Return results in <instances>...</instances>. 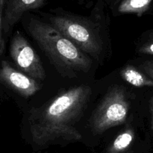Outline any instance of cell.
Wrapping results in <instances>:
<instances>
[{
	"instance_id": "52a82bcc",
	"label": "cell",
	"mask_w": 153,
	"mask_h": 153,
	"mask_svg": "<svg viewBox=\"0 0 153 153\" xmlns=\"http://www.w3.org/2000/svg\"><path fill=\"white\" fill-rule=\"evenodd\" d=\"M48 0H6L0 11V31L7 34L25 13L44 5Z\"/></svg>"
},
{
	"instance_id": "7a4b0ae2",
	"label": "cell",
	"mask_w": 153,
	"mask_h": 153,
	"mask_svg": "<svg viewBox=\"0 0 153 153\" xmlns=\"http://www.w3.org/2000/svg\"><path fill=\"white\" fill-rule=\"evenodd\" d=\"M26 28L61 75L74 77L89 71L92 65L89 57L50 23L29 16Z\"/></svg>"
},
{
	"instance_id": "3957f363",
	"label": "cell",
	"mask_w": 153,
	"mask_h": 153,
	"mask_svg": "<svg viewBox=\"0 0 153 153\" xmlns=\"http://www.w3.org/2000/svg\"><path fill=\"white\" fill-rule=\"evenodd\" d=\"M46 19L64 37L85 54L99 58L102 52V42L93 21L85 16L56 11L45 15Z\"/></svg>"
},
{
	"instance_id": "8fae6325",
	"label": "cell",
	"mask_w": 153,
	"mask_h": 153,
	"mask_svg": "<svg viewBox=\"0 0 153 153\" xmlns=\"http://www.w3.org/2000/svg\"><path fill=\"white\" fill-rule=\"evenodd\" d=\"M138 52L144 55H153V39L147 40L140 45L138 48Z\"/></svg>"
},
{
	"instance_id": "9a60e30c",
	"label": "cell",
	"mask_w": 153,
	"mask_h": 153,
	"mask_svg": "<svg viewBox=\"0 0 153 153\" xmlns=\"http://www.w3.org/2000/svg\"><path fill=\"white\" fill-rule=\"evenodd\" d=\"M4 41L3 37L1 35V40H0V53L1 55H2L3 52H4Z\"/></svg>"
},
{
	"instance_id": "4fadbf2b",
	"label": "cell",
	"mask_w": 153,
	"mask_h": 153,
	"mask_svg": "<svg viewBox=\"0 0 153 153\" xmlns=\"http://www.w3.org/2000/svg\"><path fill=\"white\" fill-rule=\"evenodd\" d=\"M149 112H150L151 115V122H152V127L153 130V96L149 100Z\"/></svg>"
},
{
	"instance_id": "5b68a950",
	"label": "cell",
	"mask_w": 153,
	"mask_h": 153,
	"mask_svg": "<svg viewBox=\"0 0 153 153\" xmlns=\"http://www.w3.org/2000/svg\"><path fill=\"white\" fill-rule=\"evenodd\" d=\"M10 55L21 72L35 80H44L46 72L43 63L20 31H16L12 37Z\"/></svg>"
},
{
	"instance_id": "8992f818",
	"label": "cell",
	"mask_w": 153,
	"mask_h": 153,
	"mask_svg": "<svg viewBox=\"0 0 153 153\" xmlns=\"http://www.w3.org/2000/svg\"><path fill=\"white\" fill-rule=\"evenodd\" d=\"M0 80L3 85L25 98L31 97L40 89V85L35 79L15 70L6 61H1Z\"/></svg>"
},
{
	"instance_id": "7c38bea8",
	"label": "cell",
	"mask_w": 153,
	"mask_h": 153,
	"mask_svg": "<svg viewBox=\"0 0 153 153\" xmlns=\"http://www.w3.org/2000/svg\"><path fill=\"white\" fill-rule=\"evenodd\" d=\"M140 68L145 74L153 80V61H146L140 65Z\"/></svg>"
},
{
	"instance_id": "6da1fadb",
	"label": "cell",
	"mask_w": 153,
	"mask_h": 153,
	"mask_svg": "<svg viewBox=\"0 0 153 153\" xmlns=\"http://www.w3.org/2000/svg\"><path fill=\"white\" fill-rule=\"evenodd\" d=\"M91 94L92 90L88 85L73 87L41 107L31 109L28 115V128L33 143L46 146L82 140V134L76 125Z\"/></svg>"
},
{
	"instance_id": "2e32d148",
	"label": "cell",
	"mask_w": 153,
	"mask_h": 153,
	"mask_svg": "<svg viewBox=\"0 0 153 153\" xmlns=\"http://www.w3.org/2000/svg\"><path fill=\"white\" fill-rule=\"evenodd\" d=\"M6 0H0V11L2 10L3 7H4V3H5Z\"/></svg>"
},
{
	"instance_id": "5bb4252c",
	"label": "cell",
	"mask_w": 153,
	"mask_h": 153,
	"mask_svg": "<svg viewBox=\"0 0 153 153\" xmlns=\"http://www.w3.org/2000/svg\"><path fill=\"white\" fill-rule=\"evenodd\" d=\"M105 1L106 4H108V5L111 6V7L114 8L121 0H104Z\"/></svg>"
},
{
	"instance_id": "277c9868",
	"label": "cell",
	"mask_w": 153,
	"mask_h": 153,
	"mask_svg": "<svg viewBox=\"0 0 153 153\" xmlns=\"http://www.w3.org/2000/svg\"><path fill=\"white\" fill-rule=\"evenodd\" d=\"M130 108L128 94L123 87L114 85L110 88L91 120V127L95 134H102L107 130L126 122Z\"/></svg>"
},
{
	"instance_id": "ba28073f",
	"label": "cell",
	"mask_w": 153,
	"mask_h": 153,
	"mask_svg": "<svg viewBox=\"0 0 153 153\" xmlns=\"http://www.w3.org/2000/svg\"><path fill=\"white\" fill-rule=\"evenodd\" d=\"M134 138V128L128 126L117 136L105 153H132Z\"/></svg>"
},
{
	"instance_id": "30bf717a",
	"label": "cell",
	"mask_w": 153,
	"mask_h": 153,
	"mask_svg": "<svg viewBox=\"0 0 153 153\" xmlns=\"http://www.w3.org/2000/svg\"><path fill=\"white\" fill-rule=\"evenodd\" d=\"M153 0H121L116 6L119 14H135L140 17L149 9Z\"/></svg>"
},
{
	"instance_id": "9c48e42d",
	"label": "cell",
	"mask_w": 153,
	"mask_h": 153,
	"mask_svg": "<svg viewBox=\"0 0 153 153\" xmlns=\"http://www.w3.org/2000/svg\"><path fill=\"white\" fill-rule=\"evenodd\" d=\"M120 76L125 82L134 87H153V80L150 77L130 64L123 67Z\"/></svg>"
}]
</instances>
